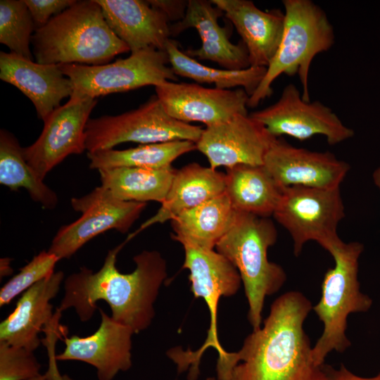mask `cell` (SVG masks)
<instances>
[{
	"mask_svg": "<svg viewBox=\"0 0 380 380\" xmlns=\"http://www.w3.org/2000/svg\"><path fill=\"white\" fill-rule=\"evenodd\" d=\"M312 308L299 291H289L272 304L263 326L253 330L237 352L217 364L218 380H329L318 365L303 329Z\"/></svg>",
	"mask_w": 380,
	"mask_h": 380,
	"instance_id": "1",
	"label": "cell"
},
{
	"mask_svg": "<svg viewBox=\"0 0 380 380\" xmlns=\"http://www.w3.org/2000/svg\"><path fill=\"white\" fill-rule=\"evenodd\" d=\"M125 243L108 251L99 271L83 267L65 279L58 311L74 308L80 319L87 322L98 308L96 302L102 300L110 306L112 318L134 334L150 326L155 316L153 304L167 275V263L158 251H144L133 258L135 270L122 273L116 261Z\"/></svg>",
	"mask_w": 380,
	"mask_h": 380,
	"instance_id": "2",
	"label": "cell"
},
{
	"mask_svg": "<svg viewBox=\"0 0 380 380\" xmlns=\"http://www.w3.org/2000/svg\"><path fill=\"white\" fill-rule=\"evenodd\" d=\"M31 44L36 62L42 64L103 65L130 51L96 0L76 1L37 29Z\"/></svg>",
	"mask_w": 380,
	"mask_h": 380,
	"instance_id": "3",
	"label": "cell"
},
{
	"mask_svg": "<svg viewBox=\"0 0 380 380\" xmlns=\"http://www.w3.org/2000/svg\"><path fill=\"white\" fill-rule=\"evenodd\" d=\"M277 239V231L269 217L235 210L229 230L215 246L240 274L253 330L261 327L266 296L277 293L286 280L284 269L267 257L268 248Z\"/></svg>",
	"mask_w": 380,
	"mask_h": 380,
	"instance_id": "4",
	"label": "cell"
},
{
	"mask_svg": "<svg viewBox=\"0 0 380 380\" xmlns=\"http://www.w3.org/2000/svg\"><path fill=\"white\" fill-rule=\"evenodd\" d=\"M285 23L281 42L248 107H256L272 94V85L281 74L298 75L302 98L310 101L309 73L314 58L335 42L334 27L324 11L311 0H283Z\"/></svg>",
	"mask_w": 380,
	"mask_h": 380,
	"instance_id": "5",
	"label": "cell"
},
{
	"mask_svg": "<svg viewBox=\"0 0 380 380\" xmlns=\"http://www.w3.org/2000/svg\"><path fill=\"white\" fill-rule=\"evenodd\" d=\"M363 249L360 242L342 241L330 253L335 265L325 273L320 300L313 307L324 324L323 332L312 348L318 365H324L330 352L342 353L350 346L346 335L348 315L367 312L372 305V298L361 292L357 279L358 260Z\"/></svg>",
	"mask_w": 380,
	"mask_h": 380,
	"instance_id": "6",
	"label": "cell"
},
{
	"mask_svg": "<svg viewBox=\"0 0 380 380\" xmlns=\"http://www.w3.org/2000/svg\"><path fill=\"white\" fill-rule=\"evenodd\" d=\"M203 130L171 117L156 95L137 109L89 119L85 127V146L87 152L94 153L127 141L148 144L188 140L196 143Z\"/></svg>",
	"mask_w": 380,
	"mask_h": 380,
	"instance_id": "7",
	"label": "cell"
},
{
	"mask_svg": "<svg viewBox=\"0 0 380 380\" xmlns=\"http://www.w3.org/2000/svg\"><path fill=\"white\" fill-rule=\"evenodd\" d=\"M272 215L289 233L296 256L310 241L317 242L329 253L343 241L337 233L345 216L339 188L284 187Z\"/></svg>",
	"mask_w": 380,
	"mask_h": 380,
	"instance_id": "8",
	"label": "cell"
},
{
	"mask_svg": "<svg viewBox=\"0 0 380 380\" xmlns=\"http://www.w3.org/2000/svg\"><path fill=\"white\" fill-rule=\"evenodd\" d=\"M168 63L166 51L146 48L111 63L58 65L72 82L73 92L70 98L96 99L144 86L156 87L166 81H177V75Z\"/></svg>",
	"mask_w": 380,
	"mask_h": 380,
	"instance_id": "9",
	"label": "cell"
},
{
	"mask_svg": "<svg viewBox=\"0 0 380 380\" xmlns=\"http://www.w3.org/2000/svg\"><path fill=\"white\" fill-rule=\"evenodd\" d=\"M184 249L183 267L189 272L191 291L195 298H203L210 312V323L206 339L196 351L179 349L176 360L179 367L189 374L198 376L199 363L203 353L209 348L218 353L217 359L227 352L220 343L217 329V308L220 298L236 293L241 283L240 274L234 265L214 249H204L191 245H182Z\"/></svg>",
	"mask_w": 380,
	"mask_h": 380,
	"instance_id": "10",
	"label": "cell"
},
{
	"mask_svg": "<svg viewBox=\"0 0 380 380\" xmlns=\"http://www.w3.org/2000/svg\"><path fill=\"white\" fill-rule=\"evenodd\" d=\"M70 203L82 216L61 227L53 237L48 251L59 260L70 258L87 242L106 231L126 233L146 205V203L119 200L101 186L84 196L72 198Z\"/></svg>",
	"mask_w": 380,
	"mask_h": 380,
	"instance_id": "11",
	"label": "cell"
},
{
	"mask_svg": "<svg viewBox=\"0 0 380 380\" xmlns=\"http://www.w3.org/2000/svg\"><path fill=\"white\" fill-rule=\"evenodd\" d=\"M250 115L275 137L288 135L305 141L319 134L326 137L329 145H336L355 134L331 108L321 101H305L293 84L284 88L274 103Z\"/></svg>",
	"mask_w": 380,
	"mask_h": 380,
	"instance_id": "12",
	"label": "cell"
},
{
	"mask_svg": "<svg viewBox=\"0 0 380 380\" xmlns=\"http://www.w3.org/2000/svg\"><path fill=\"white\" fill-rule=\"evenodd\" d=\"M96 103L88 96L70 98L44 121L36 141L23 148L26 161L42 179L66 157L86 150L85 127Z\"/></svg>",
	"mask_w": 380,
	"mask_h": 380,
	"instance_id": "13",
	"label": "cell"
},
{
	"mask_svg": "<svg viewBox=\"0 0 380 380\" xmlns=\"http://www.w3.org/2000/svg\"><path fill=\"white\" fill-rule=\"evenodd\" d=\"M276 138L250 115L239 114L206 127L196 145L208 158L210 167L216 170L220 166L262 165Z\"/></svg>",
	"mask_w": 380,
	"mask_h": 380,
	"instance_id": "14",
	"label": "cell"
},
{
	"mask_svg": "<svg viewBox=\"0 0 380 380\" xmlns=\"http://www.w3.org/2000/svg\"><path fill=\"white\" fill-rule=\"evenodd\" d=\"M156 96L173 118L213 126L239 114H248L249 96L234 90L206 88L194 83L166 81L155 87Z\"/></svg>",
	"mask_w": 380,
	"mask_h": 380,
	"instance_id": "15",
	"label": "cell"
},
{
	"mask_svg": "<svg viewBox=\"0 0 380 380\" xmlns=\"http://www.w3.org/2000/svg\"><path fill=\"white\" fill-rule=\"evenodd\" d=\"M262 165L281 187L339 188L350 170L348 163L330 152L295 147L277 137Z\"/></svg>",
	"mask_w": 380,
	"mask_h": 380,
	"instance_id": "16",
	"label": "cell"
},
{
	"mask_svg": "<svg viewBox=\"0 0 380 380\" xmlns=\"http://www.w3.org/2000/svg\"><path fill=\"white\" fill-rule=\"evenodd\" d=\"M101 321L91 335L65 336V349L58 360H79L96 367L99 380H112L120 372L132 367V336L134 334L99 308Z\"/></svg>",
	"mask_w": 380,
	"mask_h": 380,
	"instance_id": "17",
	"label": "cell"
},
{
	"mask_svg": "<svg viewBox=\"0 0 380 380\" xmlns=\"http://www.w3.org/2000/svg\"><path fill=\"white\" fill-rule=\"evenodd\" d=\"M0 78L18 88L44 121L61 101L71 96V81L58 64H42L14 53H0Z\"/></svg>",
	"mask_w": 380,
	"mask_h": 380,
	"instance_id": "18",
	"label": "cell"
},
{
	"mask_svg": "<svg viewBox=\"0 0 380 380\" xmlns=\"http://www.w3.org/2000/svg\"><path fill=\"white\" fill-rule=\"evenodd\" d=\"M223 12L210 1L189 0L184 18L171 25L172 35L195 28L201 38V46L190 49L186 53L191 57L218 63L227 70H243L251 67L245 44L229 40L228 30L221 27L218 18Z\"/></svg>",
	"mask_w": 380,
	"mask_h": 380,
	"instance_id": "19",
	"label": "cell"
},
{
	"mask_svg": "<svg viewBox=\"0 0 380 380\" xmlns=\"http://www.w3.org/2000/svg\"><path fill=\"white\" fill-rule=\"evenodd\" d=\"M234 25L245 44L251 66L267 68L281 40L284 12L262 11L249 0H210Z\"/></svg>",
	"mask_w": 380,
	"mask_h": 380,
	"instance_id": "20",
	"label": "cell"
},
{
	"mask_svg": "<svg viewBox=\"0 0 380 380\" xmlns=\"http://www.w3.org/2000/svg\"><path fill=\"white\" fill-rule=\"evenodd\" d=\"M96 1L111 30L132 53L146 48L165 51L172 36L170 20L148 1Z\"/></svg>",
	"mask_w": 380,
	"mask_h": 380,
	"instance_id": "21",
	"label": "cell"
},
{
	"mask_svg": "<svg viewBox=\"0 0 380 380\" xmlns=\"http://www.w3.org/2000/svg\"><path fill=\"white\" fill-rule=\"evenodd\" d=\"M63 278V272H54L23 293L13 311L0 324V342L30 351L38 348L43 326L55 320L50 301L57 295Z\"/></svg>",
	"mask_w": 380,
	"mask_h": 380,
	"instance_id": "22",
	"label": "cell"
},
{
	"mask_svg": "<svg viewBox=\"0 0 380 380\" xmlns=\"http://www.w3.org/2000/svg\"><path fill=\"white\" fill-rule=\"evenodd\" d=\"M225 192V174L196 163L177 170L165 201L157 213L144 222L127 241L147 227L172 220Z\"/></svg>",
	"mask_w": 380,
	"mask_h": 380,
	"instance_id": "23",
	"label": "cell"
},
{
	"mask_svg": "<svg viewBox=\"0 0 380 380\" xmlns=\"http://www.w3.org/2000/svg\"><path fill=\"white\" fill-rule=\"evenodd\" d=\"M234 214L224 192L171 220L172 239L182 245L214 249L229 230Z\"/></svg>",
	"mask_w": 380,
	"mask_h": 380,
	"instance_id": "24",
	"label": "cell"
},
{
	"mask_svg": "<svg viewBox=\"0 0 380 380\" xmlns=\"http://www.w3.org/2000/svg\"><path fill=\"white\" fill-rule=\"evenodd\" d=\"M225 194L238 211L269 217L282 194L263 165H238L226 168Z\"/></svg>",
	"mask_w": 380,
	"mask_h": 380,
	"instance_id": "25",
	"label": "cell"
},
{
	"mask_svg": "<svg viewBox=\"0 0 380 380\" xmlns=\"http://www.w3.org/2000/svg\"><path fill=\"white\" fill-rule=\"evenodd\" d=\"M101 186L125 201L162 203L170 190L176 170L115 167L99 170Z\"/></svg>",
	"mask_w": 380,
	"mask_h": 380,
	"instance_id": "26",
	"label": "cell"
},
{
	"mask_svg": "<svg viewBox=\"0 0 380 380\" xmlns=\"http://www.w3.org/2000/svg\"><path fill=\"white\" fill-rule=\"evenodd\" d=\"M196 149V143L188 140L141 144L125 150L108 149L87 152L91 169L141 167L162 169L172 167L179 156Z\"/></svg>",
	"mask_w": 380,
	"mask_h": 380,
	"instance_id": "27",
	"label": "cell"
},
{
	"mask_svg": "<svg viewBox=\"0 0 380 380\" xmlns=\"http://www.w3.org/2000/svg\"><path fill=\"white\" fill-rule=\"evenodd\" d=\"M165 51L177 76L189 78L198 83L214 84L215 88L221 89L240 87L249 96L257 89L267 71L265 67L251 66L236 70L210 68L182 52L172 39L167 43Z\"/></svg>",
	"mask_w": 380,
	"mask_h": 380,
	"instance_id": "28",
	"label": "cell"
},
{
	"mask_svg": "<svg viewBox=\"0 0 380 380\" xmlns=\"http://www.w3.org/2000/svg\"><path fill=\"white\" fill-rule=\"evenodd\" d=\"M0 184L12 191L24 188L31 198L47 209L58 203L56 194L49 188L26 161L23 148L10 132H0Z\"/></svg>",
	"mask_w": 380,
	"mask_h": 380,
	"instance_id": "29",
	"label": "cell"
},
{
	"mask_svg": "<svg viewBox=\"0 0 380 380\" xmlns=\"http://www.w3.org/2000/svg\"><path fill=\"white\" fill-rule=\"evenodd\" d=\"M35 26L24 0L0 1V42L11 53L32 60L30 51Z\"/></svg>",
	"mask_w": 380,
	"mask_h": 380,
	"instance_id": "30",
	"label": "cell"
},
{
	"mask_svg": "<svg viewBox=\"0 0 380 380\" xmlns=\"http://www.w3.org/2000/svg\"><path fill=\"white\" fill-rule=\"evenodd\" d=\"M58 260L56 255L49 251H43L35 255L1 289L0 306L9 304L15 296L42 279L51 276Z\"/></svg>",
	"mask_w": 380,
	"mask_h": 380,
	"instance_id": "31",
	"label": "cell"
},
{
	"mask_svg": "<svg viewBox=\"0 0 380 380\" xmlns=\"http://www.w3.org/2000/svg\"><path fill=\"white\" fill-rule=\"evenodd\" d=\"M40 368L33 351L0 342V380H36Z\"/></svg>",
	"mask_w": 380,
	"mask_h": 380,
	"instance_id": "32",
	"label": "cell"
},
{
	"mask_svg": "<svg viewBox=\"0 0 380 380\" xmlns=\"http://www.w3.org/2000/svg\"><path fill=\"white\" fill-rule=\"evenodd\" d=\"M37 29L71 6L75 0H24Z\"/></svg>",
	"mask_w": 380,
	"mask_h": 380,
	"instance_id": "33",
	"label": "cell"
},
{
	"mask_svg": "<svg viewBox=\"0 0 380 380\" xmlns=\"http://www.w3.org/2000/svg\"><path fill=\"white\" fill-rule=\"evenodd\" d=\"M153 6L160 10L170 21H181L186 13L188 1L180 0H148Z\"/></svg>",
	"mask_w": 380,
	"mask_h": 380,
	"instance_id": "34",
	"label": "cell"
},
{
	"mask_svg": "<svg viewBox=\"0 0 380 380\" xmlns=\"http://www.w3.org/2000/svg\"><path fill=\"white\" fill-rule=\"evenodd\" d=\"M324 368L329 380H380V372L374 376L363 377L353 373L343 364L338 369L324 364Z\"/></svg>",
	"mask_w": 380,
	"mask_h": 380,
	"instance_id": "35",
	"label": "cell"
},
{
	"mask_svg": "<svg viewBox=\"0 0 380 380\" xmlns=\"http://www.w3.org/2000/svg\"><path fill=\"white\" fill-rule=\"evenodd\" d=\"M10 260L8 258L1 259V277L7 276L12 272V269L10 267Z\"/></svg>",
	"mask_w": 380,
	"mask_h": 380,
	"instance_id": "36",
	"label": "cell"
},
{
	"mask_svg": "<svg viewBox=\"0 0 380 380\" xmlns=\"http://www.w3.org/2000/svg\"><path fill=\"white\" fill-rule=\"evenodd\" d=\"M372 177L375 185L380 190V167H379L374 170L372 175Z\"/></svg>",
	"mask_w": 380,
	"mask_h": 380,
	"instance_id": "37",
	"label": "cell"
},
{
	"mask_svg": "<svg viewBox=\"0 0 380 380\" xmlns=\"http://www.w3.org/2000/svg\"><path fill=\"white\" fill-rule=\"evenodd\" d=\"M205 380H217V379H216L215 377H208Z\"/></svg>",
	"mask_w": 380,
	"mask_h": 380,
	"instance_id": "38",
	"label": "cell"
},
{
	"mask_svg": "<svg viewBox=\"0 0 380 380\" xmlns=\"http://www.w3.org/2000/svg\"><path fill=\"white\" fill-rule=\"evenodd\" d=\"M37 380H44V379L41 378V379H37Z\"/></svg>",
	"mask_w": 380,
	"mask_h": 380,
	"instance_id": "39",
	"label": "cell"
}]
</instances>
